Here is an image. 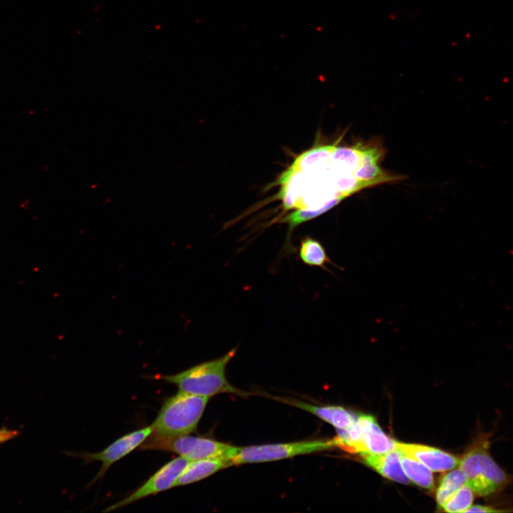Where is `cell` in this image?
Masks as SVG:
<instances>
[{
    "mask_svg": "<svg viewBox=\"0 0 513 513\" xmlns=\"http://www.w3.org/2000/svg\"><path fill=\"white\" fill-rule=\"evenodd\" d=\"M364 462L384 477L402 484H409L404 473L398 450L383 454L360 453Z\"/></svg>",
    "mask_w": 513,
    "mask_h": 513,
    "instance_id": "obj_11",
    "label": "cell"
},
{
    "mask_svg": "<svg viewBox=\"0 0 513 513\" xmlns=\"http://www.w3.org/2000/svg\"><path fill=\"white\" fill-rule=\"evenodd\" d=\"M335 446L333 440H301L284 443L239 447L231 459L232 465L277 461L298 455L328 450Z\"/></svg>",
    "mask_w": 513,
    "mask_h": 513,
    "instance_id": "obj_6",
    "label": "cell"
},
{
    "mask_svg": "<svg viewBox=\"0 0 513 513\" xmlns=\"http://www.w3.org/2000/svg\"><path fill=\"white\" fill-rule=\"evenodd\" d=\"M509 512L507 509H497L489 505L472 504L466 512Z\"/></svg>",
    "mask_w": 513,
    "mask_h": 513,
    "instance_id": "obj_17",
    "label": "cell"
},
{
    "mask_svg": "<svg viewBox=\"0 0 513 513\" xmlns=\"http://www.w3.org/2000/svg\"><path fill=\"white\" fill-rule=\"evenodd\" d=\"M398 452L402 469L408 478L421 487L432 489L434 480L431 470L411 455Z\"/></svg>",
    "mask_w": 513,
    "mask_h": 513,
    "instance_id": "obj_14",
    "label": "cell"
},
{
    "mask_svg": "<svg viewBox=\"0 0 513 513\" xmlns=\"http://www.w3.org/2000/svg\"><path fill=\"white\" fill-rule=\"evenodd\" d=\"M383 153L361 142L351 147L325 145L300 155L279 180V197L285 209H294L281 219L292 230L339 203L345 197L380 183L395 180L378 162Z\"/></svg>",
    "mask_w": 513,
    "mask_h": 513,
    "instance_id": "obj_1",
    "label": "cell"
},
{
    "mask_svg": "<svg viewBox=\"0 0 513 513\" xmlns=\"http://www.w3.org/2000/svg\"><path fill=\"white\" fill-rule=\"evenodd\" d=\"M298 254L301 261L310 266L321 267L328 271L327 265L338 267L328 257L322 244L310 237H306L301 241Z\"/></svg>",
    "mask_w": 513,
    "mask_h": 513,
    "instance_id": "obj_13",
    "label": "cell"
},
{
    "mask_svg": "<svg viewBox=\"0 0 513 513\" xmlns=\"http://www.w3.org/2000/svg\"><path fill=\"white\" fill-rule=\"evenodd\" d=\"M396 450L411 455L434 472L451 470L459 465L460 457L426 445L397 442Z\"/></svg>",
    "mask_w": 513,
    "mask_h": 513,
    "instance_id": "obj_9",
    "label": "cell"
},
{
    "mask_svg": "<svg viewBox=\"0 0 513 513\" xmlns=\"http://www.w3.org/2000/svg\"><path fill=\"white\" fill-rule=\"evenodd\" d=\"M467 484V478L463 471L459 467L452 469L441 478L436 492V501L440 508L464 484Z\"/></svg>",
    "mask_w": 513,
    "mask_h": 513,
    "instance_id": "obj_15",
    "label": "cell"
},
{
    "mask_svg": "<svg viewBox=\"0 0 513 513\" xmlns=\"http://www.w3.org/2000/svg\"><path fill=\"white\" fill-rule=\"evenodd\" d=\"M491 434H479L460 458L458 467L475 494L489 497L506 488L512 481L490 453Z\"/></svg>",
    "mask_w": 513,
    "mask_h": 513,
    "instance_id": "obj_2",
    "label": "cell"
},
{
    "mask_svg": "<svg viewBox=\"0 0 513 513\" xmlns=\"http://www.w3.org/2000/svg\"><path fill=\"white\" fill-rule=\"evenodd\" d=\"M140 449L169 451L189 461L205 458H225L231 460L239 447L200 436L185 435L165 437L152 432L140 446Z\"/></svg>",
    "mask_w": 513,
    "mask_h": 513,
    "instance_id": "obj_5",
    "label": "cell"
},
{
    "mask_svg": "<svg viewBox=\"0 0 513 513\" xmlns=\"http://www.w3.org/2000/svg\"><path fill=\"white\" fill-rule=\"evenodd\" d=\"M185 457H176L159 469L144 484L128 497L108 507L103 512H110L150 495L174 487V484L188 465Z\"/></svg>",
    "mask_w": 513,
    "mask_h": 513,
    "instance_id": "obj_8",
    "label": "cell"
},
{
    "mask_svg": "<svg viewBox=\"0 0 513 513\" xmlns=\"http://www.w3.org/2000/svg\"><path fill=\"white\" fill-rule=\"evenodd\" d=\"M230 466H232L231 460L225 458H205L190 461L175 482L174 487L196 482Z\"/></svg>",
    "mask_w": 513,
    "mask_h": 513,
    "instance_id": "obj_12",
    "label": "cell"
},
{
    "mask_svg": "<svg viewBox=\"0 0 513 513\" xmlns=\"http://www.w3.org/2000/svg\"><path fill=\"white\" fill-rule=\"evenodd\" d=\"M364 430L358 453L383 454L396 450V441L387 435L371 415H363Z\"/></svg>",
    "mask_w": 513,
    "mask_h": 513,
    "instance_id": "obj_10",
    "label": "cell"
},
{
    "mask_svg": "<svg viewBox=\"0 0 513 513\" xmlns=\"http://www.w3.org/2000/svg\"><path fill=\"white\" fill-rule=\"evenodd\" d=\"M209 398L179 391L165 400L151 425L152 433L165 437L195 431Z\"/></svg>",
    "mask_w": 513,
    "mask_h": 513,
    "instance_id": "obj_4",
    "label": "cell"
},
{
    "mask_svg": "<svg viewBox=\"0 0 513 513\" xmlns=\"http://www.w3.org/2000/svg\"><path fill=\"white\" fill-rule=\"evenodd\" d=\"M16 431L7 430V429H1L0 430V443L4 442L7 440H9L16 436Z\"/></svg>",
    "mask_w": 513,
    "mask_h": 513,
    "instance_id": "obj_18",
    "label": "cell"
},
{
    "mask_svg": "<svg viewBox=\"0 0 513 513\" xmlns=\"http://www.w3.org/2000/svg\"><path fill=\"white\" fill-rule=\"evenodd\" d=\"M475 493L465 484L461 487L442 507L446 512H466L472 505Z\"/></svg>",
    "mask_w": 513,
    "mask_h": 513,
    "instance_id": "obj_16",
    "label": "cell"
},
{
    "mask_svg": "<svg viewBox=\"0 0 513 513\" xmlns=\"http://www.w3.org/2000/svg\"><path fill=\"white\" fill-rule=\"evenodd\" d=\"M237 348L231 349L220 358L203 362L184 371L158 378L175 385L179 391L195 395L210 398L217 394L231 393L242 398L250 395L233 386L227 380L226 368L234 356Z\"/></svg>",
    "mask_w": 513,
    "mask_h": 513,
    "instance_id": "obj_3",
    "label": "cell"
},
{
    "mask_svg": "<svg viewBox=\"0 0 513 513\" xmlns=\"http://www.w3.org/2000/svg\"><path fill=\"white\" fill-rule=\"evenodd\" d=\"M152 432L151 425L129 432L117 439L104 450L98 452H81L73 455L83 458L85 462L100 461L102 466L89 485L103 477L110 466L135 448L140 446Z\"/></svg>",
    "mask_w": 513,
    "mask_h": 513,
    "instance_id": "obj_7",
    "label": "cell"
}]
</instances>
